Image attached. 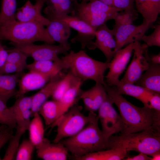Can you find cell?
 <instances>
[{
	"label": "cell",
	"instance_id": "obj_1",
	"mask_svg": "<svg viewBox=\"0 0 160 160\" xmlns=\"http://www.w3.org/2000/svg\"><path fill=\"white\" fill-rule=\"evenodd\" d=\"M113 103L119 111L123 125L121 134L135 133L151 128L160 129V111L144 106H136L119 93L115 86L103 84Z\"/></svg>",
	"mask_w": 160,
	"mask_h": 160
},
{
	"label": "cell",
	"instance_id": "obj_2",
	"mask_svg": "<svg viewBox=\"0 0 160 160\" xmlns=\"http://www.w3.org/2000/svg\"><path fill=\"white\" fill-rule=\"evenodd\" d=\"M98 120L97 115L78 133L60 141L71 153L73 159L109 149V138L100 129Z\"/></svg>",
	"mask_w": 160,
	"mask_h": 160
},
{
	"label": "cell",
	"instance_id": "obj_3",
	"mask_svg": "<svg viewBox=\"0 0 160 160\" xmlns=\"http://www.w3.org/2000/svg\"><path fill=\"white\" fill-rule=\"evenodd\" d=\"M160 129L151 128L143 131L109 138V149L119 148L127 152L135 151L151 156L160 152Z\"/></svg>",
	"mask_w": 160,
	"mask_h": 160
},
{
	"label": "cell",
	"instance_id": "obj_4",
	"mask_svg": "<svg viewBox=\"0 0 160 160\" xmlns=\"http://www.w3.org/2000/svg\"><path fill=\"white\" fill-rule=\"evenodd\" d=\"M61 58L67 69L83 82L89 80L103 84L105 82L104 73L109 63L96 60L82 50L77 52L71 50Z\"/></svg>",
	"mask_w": 160,
	"mask_h": 160
},
{
	"label": "cell",
	"instance_id": "obj_5",
	"mask_svg": "<svg viewBox=\"0 0 160 160\" xmlns=\"http://www.w3.org/2000/svg\"><path fill=\"white\" fill-rule=\"evenodd\" d=\"M45 26L36 22H21L16 19L0 27V40L11 43L24 44L42 41L53 44L55 42L48 34Z\"/></svg>",
	"mask_w": 160,
	"mask_h": 160
},
{
	"label": "cell",
	"instance_id": "obj_6",
	"mask_svg": "<svg viewBox=\"0 0 160 160\" xmlns=\"http://www.w3.org/2000/svg\"><path fill=\"white\" fill-rule=\"evenodd\" d=\"M82 109L81 106L74 105L49 126L51 128L57 127L53 143H58L64 138L75 135L97 115L95 112L90 111L88 116H85L82 113Z\"/></svg>",
	"mask_w": 160,
	"mask_h": 160
},
{
	"label": "cell",
	"instance_id": "obj_7",
	"mask_svg": "<svg viewBox=\"0 0 160 160\" xmlns=\"http://www.w3.org/2000/svg\"><path fill=\"white\" fill-rule=\"evenodd\" d=\"M11 44L28 57H32L34 61L49 60L59 63L63 61L58 57V55L66 54L71 48V45H55L48 43L40 45L35 44L33 43Z\"/></svg>",
	"mask_w": 160,
	"mask_h": 160
},
{
	"label": "cell",
	"instance_id": "obj_8",
	"mask_svg": "<svg viewBox=\"0 0 160 160\" xmlns=\"http://www.w3.org/2000/svg\"><path fill=\"white\" fill-rule=\"evenodd\" d=\"M54 19L64 22L77 32V34L71 40L72 43H79L83 49L86 48L90 50L95 49L93 40L96 30L86 22L73 15H67Z\"/></svg>",
	"mask_w": 160,
	"mask_h": 160
},
{
	"label": "cell",
	"instance_id": "obj_9",
	"mask_svg": "<svg viewBox=\"0 0 160 160\" xmlns=\"http://www.w3.org/2000/svg\"><path fill=\"white\" fill-rule=\"evenodd\" d=\"M133 51L132 60L120 80L122 82L133 84L148 68L150 60L148 46L145 43L141 44L139 41L135 42Z\"/></svg>",
	"mask_w": 160,
	"mask_h": 160
},
{
	"label": "cell",
	"instance_id": "obj_10",
	"mask_svg": "<svg viewBox=\"0 0 160 160\" xmlns=\"http://www.w3.org/2000/svg\"><path fill=\"white\" fill-rule=\"evenodd\" d=\"M152 25L143 20L138 25L115 24L112 29L116 44L114 51L116 52L127 44L141 41L142 37Z\"/></svg>",
	"mask_w": 160,
	"mask_h": 160
},
{
	"label": "cell",
	"instance_id": "obj_11",
	"mask_svg": "<svg viewBox=\"0 0 160 160\" xmlns=\"http://www.w3.org/2000/svg\"><path fill=\"white\" fill-rule=\"evenodd\" d=\"M113 104L108 95L98 110L102 130L108 138L114 134L122 133L123 129L121 118L113 108Z\"/></svg>",
	"mask_w": 160,
	"mask_h": 160
},
{
	"label": "cell",
	"instance_id": "obj_12",
	"mask_svg": "<svg viewBox=\"0 0 160 160\" xmlns=\"http://www.w3.org/2000/svg\"><path fill=\"white\" fill-rule=\"evenodd\" d=\"M134 42L128 44L123 49L116 51L109 63V71L105 82L108 86H115L119 81L120 76L124 71L133 51Z\"/></svg>",
	"mask_w": 160,
	"mask_h": 160
},
{
	"label": "cell",
	"instance_id": "obj_13",
	"mask_svg": "<svg viewBox=\"0 0 160 160\" xmlns=\"http://www.w3.org/2000/svg\"><path fill=\"white\" fill-rule=\"evenodd\" d=\"M45 2V0H37L33 4L30 0H27L23 6L17 10L15 19L21 22H36L46 26L50 20L41 13Z\"/></svg>",
	"mask_w": 160,
	"mask_h": 160
},
{
	"label": "cell",
	"instance_id": "obj_14",
	"mask_svg": "<svg viewBox=\"0 0 160 160\" xmlns=\"http://www.w3.org/2000/svg\"><path fill=\"white\" fill-rule=\"evenodd\" d=\"M114 37L112 29H110L105 23L99 26L95 32V48L103 53L107 63L110 62L116 52L114 49L116 44Z\"/></svg>",
	"mask_w": 160,
	"mask_h": 160
},
{
	"label": "cell",
	"instance_id": "obj_15",
	"mask_svg": "<svg viewBox=\"0 0 160 160\" xmlns=\"http://www.w3.org/2000/svg\"><path fill=\"white\" fill-rule=\"evenodd\" d=\"M53 76L30 71L23 73L19 79V89L15 97L17 98L29 92L41 89Z\"/></svg>",
	"mask_w": 160,
	"mask_h": 160
},
{
	"label": "cell",
	"instance_id": "obj_16",
	"mask_svg": "<svg viewBox=\"0 0 160 160\" xmlns=\"http://www.w3.org/2000/svg\"><path fill=\"white\" fill-rule=\"evenodd\" d=\"M14 105L10 107L12 110L17 127L25 131L28 129L32 115V96H24L16 98Z\"/></svg>",
	"mask_w": 160,
	"mask_h": 160
},
{
	"label": "cell",
	"instance_id": "obj_17",
	"mask_svg": "<svg viewBox=\"0 0 160 160\" xmlns=\"http://www.w3.org/2000/svg\"><path fill=\"white\" fill-rule=\"evenodd\" d=\"M38 157L44 160H65L68 151L61 142L52 143L44 138L42 143L35 148Z\"/></svg>",
	"mask_w": 160,
	"mask_h": 160
},
{
	"label": "cell",
	"instance_id": "obj_18",
	"mask_svg": "<svg viewBox=\"0 0 160 160\" xmlns=\"http://www.w3.org/2000/svg\"><path fill=\"white\" fill-rule=\"evenodd\" d=\"M65 74L62 71H60L52 77L39 92L32 96V115L38 112L42 105L52 96L58 83Z\"/></svg>",
	"mask_w": 160,
	"mask_h": 160
},
{
	"label": "cell",
	"instance_id": "obj_19",
	"mask_svg": "<svg viewBox=\"0 0 160 160\" xmlns=\"http://www.w3.org/2000/svg\"><path fill=\"white\" fill-rule=\"evenodd\" d=\"M134 83L149 91L160 94V65L150 61L148 68Z\"/></svg>",
	"mask_w": 160,
	"mask_h": 160
},
{
	"label": "cell",
	"instance_id": "obj_20",
	"mask_svg": "<svg viewBox=\"0 0 160 160\" xmlns=\"http://www.w3.org/2000/svg\"><path fill=\"white\" fill-rule=\"evenodd\" d=\"M122 10L108 5L98 0H91L85 3H78L71 15L82 14L100 15L105 13H117Z\"/></svg>",
	"mask_w": 160,
	"mask_h": 160
},
{
	"label": "cell",
	"instance_id": "obj_21",
	"mask_svg": "<svg viewBox=\"0 0 160 160\" xmlns=\"http://www.w3.org/2000/svg\"><path fill=\"white\" fill-rule=\"evenodd\" d=\"M46 29L49 36L55 42L64 46L70 45L68 39L71 35V28L65 23L57 19L49 20Z\"/></svg>",
	"mask_w": 160,
	"mask_h": 160
},
{
	"label": "cell",
	"instance_id": "obj_22",
	"mask_svg": "<svg viewBox=\"0 0 160 160\" xmlns=\"http://www.w3.org/2000/svg\"><path fill=\"white\" fill-rule=\"evenodd\" d=\"M115 86L118 92L120 94L134 97L141 101L144 106L150 108V100L155 92L133 84L122 82L120 80Z\"/></svg>",
	"mask_w": 160,
	"mask_h": 160
},
{
	"label": "cell",
	"instance_id": "obj_23",
	"mask_svg": "<svg viewBox=\"0 0 160 160\" xmlns=\"http://www.w3.org/2000/svg\"><path fill=\"white\" fill-rule=\"evenodd\" d=\"M83 82L78 80L72 85L64 93L59 100L58 118L66 113L70 108L81 99L79 97ZM57 118V119H58Z\"/></svg>",
	"mask_w": 160,
	"mask_h": 160
},
{
	"label": "cell",
	"instance_id": "obj_24",
	"mask_svg": "<svg viewBox=\"0 0 160 160\" xmlns=\"http://www.w3.org/2000/svg\"><path fill=\"white\" fill-rule=\"evenodd\" d=\"M137 12L143 20L153 24L160 13V0H134Z\"/></svg>",
	"mask_w": 160,
	"mask_h": 160
},
{
	"label": "cell",
	"instance_id": "obj_25",
	"mask_svg": "<svg viewBox=\"0 0 160 160\" xmlns=\"http://www.w3.org/2000/svg\"><path fill=\"white\" fill-rule=\"evenodd\" d=\"M23 73L0 74V98L6 103L15 96L16 86Z\"/></svg>",
	"mask_w": 160,
	"mask_h": 160
},
{
	"label": "cell",
	"instance_id": "obj_26",
	"mask_svg": "<svg viewBox=\"0 0 160 160\" xmlns=\"http://www.w3.org/2000/svg\"><path fill=\"white\" fill-rule=\"evenodd\" d=\"M27 68L43 74L53 76L60 71L67 69L64 61L60 63L49 60L34 61L28 64Z\"/></svg>",
	"mask_w": 160,
	"mask_h": 160
},
{
	"label": "cell",
	"instance_id": "obj_27",
	"mask_svg": "<svg viewBox=\"0 0 160 160\" xmlns=\"http://www.w3.org/2000/svg\"><path fill=\"white\" fill-rule=\"evenodd\" d=\"M127 152L119 148H111L89 153L73 159L76 160H120L127 157Z\"/></svg>",
	"mask_w": 160,
	"mask_h": 160
},
{
	"label": "cell",
	"instance_id": "obj_28",
	"mask_svg": "<svg viewBox=\"0 0 160 160\" xmlns=\"http://www.w3.org/2000/svg\"><path fill=\"white\" fill-rule=\"evenodd\" d=\"M33 117L31 121L28 129L29 140L35 148L42 142L44 137V129L40 114L38 112L33 115Z\"/></svg>",
	"mask_w": 160,
	"mask_h": 160
},
{
	"label": "cell",
	"instance_id": "obj_29",
	"mask_svg": "<svg viewBox=\"0 0 160 160\" xmlns=\"http://www.w3.org/2000/svg\"><path fill=\"white\" fill-rule=\"evenodd\" d=\"M79 3L76 0H59L54 10L46 15L49 20L67 15H72Z\"/></svg>",
	"mask_w": 160,
	"mask_h": 160
},
{
	"label": "cell",
	"instance_id": "obj_30",
	"mask_svg": "<svg viewBox=\"0 0 160 160\" xmlns=\"http://www.w3.org/2000/svg\"><path fill=\"white\" fill-rule=\"evenodd\" d=\"M38 113L43 118L46 125L50 126L58 118V101L53 100H47L41 106Z\"/></svg>",
	"mask_w": 160,
	"mask_h": 160
},
{
	"label": "cell",
	"instance_id": "obj_31",
	"mask_svg": "<svg viewBox=\"0 0 160 160\" xmlns=\"http://www.w3.org/2000/svg\"><path fill=\"white\" fill-rule=\"evenodd\" d=\"M79 80L69 71L58 83L52 96L53 100H59L65 92Z\"/></svg>",
	"mask_w": 160,
	"mask_h": 160
},
{
	"label": "cell",
	"instance_id": "obj_32",
	"mask_svg": "<svg viewBox=\"0 0 160 160\" xmlns=\"http://www.w3.org/2000/svg\"><path fill=\"white\" fill-rule=\"evenodd\" d=\"M16 0H2L0 11V27L16 19Z\"/></svg>",
	"mask_w": 160,
	"mask_h": 160
},
{
	"label": "cell",
	"instance_id": "obj_33",
	"mask_svg": "<svg viewBox=\"0 0 160 160\" xmlns=\"http://www.w3.org/2000/svg\"><path fill=\"white\" fill-rule=\"evenodd\" d=\"M16 131L10 139L8 147L2 160H15L16 155L19 146L20 140L25 131L17 127Z\"/></svg>",
	"mask_w": 160,
	"mask_h": 160
},
{
	"label": "cell",
	"instance_id": "obj_34",
	"mask_svg": "<svg viewBox=\"0 0 160 160\" xmlns=\"http://www.w3.org/2000/svg\"><path fill=\"white\" fill-rule=\"evenodd\" d=\"M0 124L12 129L17 126L11 107H8L7 103L0 98Z\"/></svg>",
	"mask_w": 160,
	"mask_h": 160
},
{
	"label": "cell",
	"instance_id": "obj_35",
	"mask_svg": "<svg viewBox=\"0 0 160 160\" xmlns=\"http://www.w3.org/2000/svg\"><path fill=\"white\" fill-rule=\"evenodd\" d=\"M87 90L92 96L98 110L108 96L103 85L100 83H96L93 87Z\"/></svg>",
	"mask_w": 160,
	"mask_h": 160
},
{
	"label": "cell",
	"instance_id": "obj_36",
	"mask_svg": "<svg viewBox=\"0 0 160 160\" xmlns=\"http://www.w3.org/2000/svg\"><path fill=\"white\" fill-rule=\"evenodd\" d=\"M35 146L29 140H24L19 145L15 160H30Z\"/></svg>",
	"mask_w": 160,
	"mask_h": 160
},
{
	"label": "cell",
	"instance_id": "obj_37",
	"mask_svg": "<svg viewBox=\"0 0 160 160\" xmlns=\"http://www.w3.org/2000/svg\"><path fill=\"white\" fill-rule=\"evenodd\" d=\"M138 17L137 12L134 9L118 12L114 20L116 24L127 25L132 24L133 22L137 19Z\"/></svg>",
	"mask_w": 160,
	"mask_h": 160
},
{
	"label": "cell",
	"instance_id": "obj_38",
	"mask_svg": "<svg viewBox=\"0 0 160 160\" xmlns=\"http://www.w3.org/2000/svg\"><path fill=\"white\" fill-rule=\"evenodd\" d=\"M8 54L6 62L19 65L25 69L27 68L28 57L16 48L8 50Z\"/></svg>",
	"mask_w": 160,
	"mask_h": 160
},
{
	"label": "cell",
	"instance_id": "obj_39",
	"mask_svg": "<svg viewBox=\"0 0 160 160\" xmlns=\"http://www.w3.org/2000/svg\"><path fill=\"white\" fill-rule=\"evenodd\" d=\"M141 41H144L148 46H160V24L156 25L153 32L149 35H144Z\"/></svg>",
	"mask_w": 160,
	"mask_h": 160
},
{
	"label": "cell",
	"instance_id": "obj_40",
	"mask_svg": "<svg viewBox=\"0 0 160 160\" xmlns=\"http://www.w3.org/2000/svg\"><path fill=\"white\" fill-rule=\"evenodd\" d=\"M25 69L16 64L6 62L0 71V74H11L23 72Z\"/></svg>",
	"mask_w": 160,
	"mask_h": 160
},
{
	"label": "cell",
	"instance_id": "obj_41",
	"mask_svg": "<svg viewBox=\"0 0 160 160\" xmlns=\"http://www.w3.org/2000/svg\"><path fill=\"white\" fill-rule=\"evenodd\" d=\"M134 0H113V7L122 11L135 9Z\"/></svg>",
	"mask_w": 160,
	"mask_h": 160
},
{
	"label": "cell",
	"instance_id": "obj_42",
	"mask_svg": "<svg viewBox=\"0 0 160 160\" xmlns=\"http://www.w3.org/2000/svg\"><path fill=\"white\" fill-rule=\"evenodd\" d=\"M150 106L151 108L160 111V94L154 93L150 100Z\"/></svg>",
	"mask_w": 160,
	"mask_h": 160
},
{
	"label": "cell",
	"instance_id": "obj_43",
	"mask_svg": "<svg viewBox=\"0 0 160 160\" xmlns=\"http://www.w3.org/2000/svg\"><path fill=\"white\" fill-rule=\"evenodd\" d=\"M0 40V71L6 62L8 51L2 45Z\"/></svg>",
	"mask_w": 160,
	"mask_h": 160
},
{
	"label": "cell",
	"instance_id": "obj_44",
	"mask_svg": "<svg viewBox=\"0 0 160 160\" xmlns=\"http://www.w3.org/2000/svg\"><path fill=\"white\" fill-rule=\"evenodd\" d=\"M145 154L140 153L138 155L132 157L128 156L125 158V160H151V157Z\"/></svg>",
	"mask_w": 160,
	"mask_h": 160
},
{
	"label": "cell",
	"instance_id": "obj_45",
	"mask_svg": "<svg viewBox=\"0 0 160 160\" xmlns=\"http://www.w3.org/2000/svg\"><path fill=\"white\" fill-rule=\"evenodd\" d=\"M151 61L154 63L160 64V54L159 53L157 55L152 56L150 57Z\"/></svg>",
	"mask_w": 160,
	"mask_h": 160
},
{
	"label": "cell",
	"instance_id": "obj_46",
	"mask_svg": "<svg viewBox=\"0 0 160 160\" xmlns=\"http://www.w3.org/2000/svg\"><path fill=\"white\" fill-rule=\"evenodd\" d=\"M151 160H160V152L155 153L151 156Z\"/></svg>",
	"mask_w": 160,
	"mask_h": 160
},
{
	"label": "cell",
	"instance_id": "obj_47",
	"mask_svg": "<svg viewBox=\"0 0 160 160\" xmlns=\"http://www.w3.org/2000/svg\"><path fill=\"white\" fill-rule=\"evenodd\" d=\"M108 5L113 7V0H98Z\"/></svg>",
	"mask_w": 160,
	"mask_h": 160
},
{
	"label": "cell",
	"instance_id": "obj_48",
	"mask_svg": "<svg viewBox=\"0 0 160 160\" xmlns=\"http://www.w3.org/2000/svg\"><path fill=\"white\" fill-rule=\"evenodd\" d=\"M91 0H81V3H87Z\"/></svg>",
	"mask_w": 160,
	"mask_h": 160
},
{
	"label": "cell",
	"instance_id": "obj_49",
	"mask_svg": "<svg viewBox=\"0 0 160 160\" xmlns=\"http://www.w3.org/2000/svg\"><path fill=\"white\" fill-rule=\"evenodd\" d=\"M1 158H0V160H1Z\"/></svg>",
	"mask_w": 160,
	"mask_h": 160
},
{
	"label": "cell",
	"instance_id": "obj_50",
	"mask_svg": "<svg viewBox=\"0 0 160 160\" xmlns=\"http://www.w3.org/2000/svg\"><path fill=\"white\" fill-rule=\"evenodd\" d=\"M0 129H1V127H0Z\"/></svg>",
	"mask_w": 160,
	"mask_h": 160
}]
</instances>
